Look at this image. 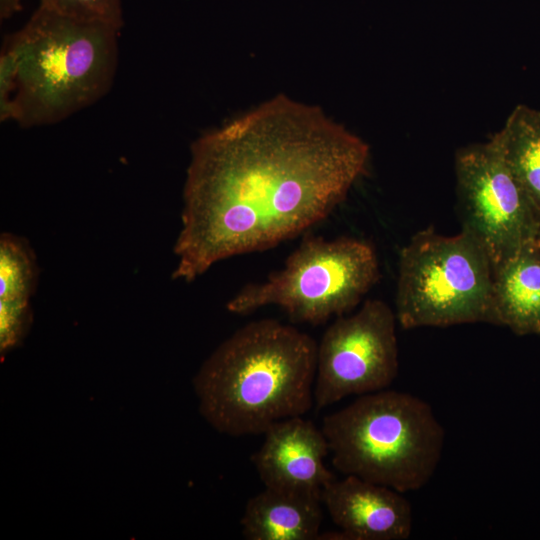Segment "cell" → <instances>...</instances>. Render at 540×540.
Instances as JSON below:
<instances>
[{
    "mask_svg": "<svg viewBox=\"0 0 540 540\" xmlns=\"http://www.w3.org/2000/svg\"><path fill=\"white\" fill-rule=\"evenodd\" d=\"M396 321L384 301L369 299L326 329L317 344L313 393L318 410L391 385L399 369Z\"/></svg>",
    "mask_w": 540,
    "mask_h": 540,
    "instance_id": "ba28073f",
    "label": "cell"
},
{
    "mask_svg": "<svg viewBox=\"0 0 540 540\" xmlns=\"http://www.w3.org/2000/svg\"><path fill=\"white\" fill-rule=\"evenodd\" d=\"M378 279V257L370 243L306 234L283 268L245 285L226 308L245 315L274 305L292 322L319 325L352 310Z\"/></svg>",
    "mask_w": 540,
    "mask_h": 540,
    "instance_id": "8992f818",
    "label": "cell"
},
{
    "mask_svg": "<svg viewBox=\"0 0 540 540\" xmlns=\"http://www.w3.org/2000/svg\"><path fill=\"white\" fill-rule=\"evenodd\" d=\"M535 242H536L537 245L540 247V226H539V229H538V233H537V235H536Z\"/></svg>",
    "mask_w": 540,
    "mask_h": 540,
    "instance_id": "d6986e66",
    "label": "cell"
},
{
    "mask_svg": "<svg viewBox=\"0 0 540 540\" xmlns=\"http://www.w3.org/2000/svg\"><path fill=\"white\" fill-rule=\"evenodd\" d=\"M37 278L35 257L28 244L15 235L0 238V300L30 299Z\"/></svg>",
    "mask_w": 540,
    "mask_h": 540,
    "instance_id": "5bb4252c",
    "label": "cell"
},
{
    "mask_svg": "<svg viewBox=\"0 0 540 540\" xmlns=\"http://www.w3.org/2000/svg\"><path fill=\"white\" fill-rule=\"evenodd\" d=\"M494 138L540 223V111L518 105Z\"/></svg>",
    "mask_w": 540,
    "mask_h": 540,
    "instance_id": "4fadbf2b",
    "label": "cell"
},
{
    "mask_svg": "<svg viewBox=\"0 0 540 540\" xmlns=\"http://www.w3.org/2000/svg\"><path fill=\"white\" fill-rule=\"evenodd\" d=\"M30 322L29 299L0 300V352L2 357L22 340Z\"/></svg>",
    "mask_w": 540,
    "mask_h": 540,
    "instance_id": "2e32d148",
    "label": "cell"
},
{
    "mask_svg": "<svg viewBox=\"0 0 540 540\" xmlns=\"http://www.w3.org/2000/svg\"><path fill=\"white\" fill-rule=\"evenodd\" d=\"M316 364L310 335L274 319L250 322L223 341L194 377L199 411L220 433L264 434L312 408Z\"/></svg>",
    "mask_w": 540,
    "mask_h": 540,
    "instance_id": "7a4b0ae2",
    "label": "cell"
},
{
    "mask_svg": "<svg viewBox=\"0 0 540 540\" xmlns=\"http://www.w3.org/2000/svg\"><path fill=\"white\" fill-rule=\"evenodd\" d=\"M321 497L264 487L251 497L241 518L248 540H314L323 519Z\"/></svg>",
    "mask_w": 540,
    "mask_h": 540,
    "instance_id": "7c38bea8",
    "label": "cell"
},
{
    "mask_svg": "<svg viewBox=\"0 0 540 540\" xmlns=\"http://www.w3.org/2000/svg\"><path fill=\"white\" fill-rule=\"evenodd\" d=\"M40 6L70 18L101 22L121 29V0H40Z\"/></svg>",
    "mask_w": 540,
    "mask_h": 540,
    "instance_id": "9a60e30c",
    "label": "cell"
},
{
    "mask_svg": "<svg viewBox=\"0 0 540 540\" xmlns=\"http://www.w3.org/2000/svg\"><path fill=\"white\" fill-rule=\"evenodd\" d=\"M493 267L467 232H417L399 254L395 314L403 329L492 324Z\"/></svg>",
    "mask_w": 540,
    "mask_h": 540,
    "instance_id": "5b68a950",
    "label": "cell"
},
{
    "mask_svg": "<svg viewBox=\"0 0 540 540\" xmlns=\"http://www.w3.org/2000/svg\"><path fill=\"white\" fill-rule=\"evenodd\" d=\"M321 501L340 531L319 539L406 540L411 535V504L390 487L345 475L326 485Z\"/></svg>",
    "mask_w": 540,
    "mask_h": 540,
    "instance_id": "9c48e42d",
    "label": "cell"
},
{
    "mask_svg": "<svg viewBox=\"0 0 540 540\" xmlns=\"http://www.w3.org/2000/svg\"><path fill=\"white\" fill-rule=\"evenodd\" d=\"M22 0H0V18L7 19L21 9Z\"/></svg>",
    "mask_w": 540,
    "mask_h": 540,
    "instance_id": "ac0fdd59",
    "label": "cell"
},
{
    "mask_svg": "<svg viewBox=\"0 0 540 540\" xmlns=\"http://www.w3.org/2000/svg\"><path fill=\"white\" fill-rule=\"evenodd\" d=\"M462 230L488 255L493 270L536 239L540 223L493 137L456 154Z\"/></svg>",
    "mask_w": 540,
    "mask_h": 540,
    "instance_id": "52a82bcc",
    "label": "cell"
},
{
    "mask_svg": "<svg viewBox=\"0 0 540 540\" xmlns=\"http://www.w3.org/2000/svg\"><path fill=\"white\" fill-rule=\"evenodd\" d=\"M328 453L322 430L297 416L270 426L251 460L264 487L321 497L335 479L324 463Z\"/></svg>",
    "mask_w": 540,
    "mask_h": 540,
    "instance_id": "30bf717a",
    "label": "cell"
},
{
    "mask_svg": "<svg viewBox=\"0 0 540 540\" xmlns=\"http://www.w3.org/2000/svg\"><path fill=\"white\" fill-rule=\"evenodd\" d=\"M321 430L336 470L403 494L431 480L445 441L426 401L386 389L360 395L327 415Z\"/></svg>",
    "mask_w": 540,
    "mask_h": 540,
    "instance_id": "277c9868",
    "label": "cell"
},
{
    "mask_svg": "<svg viewBox=\"0 0 540 540\" xmlns=\"http://www.w3.org/2000/svg\"><path fill=\"white\" fill-rule=\"evenodd\" d=\"M119 30L39 6L7 46L17 65L11 120L54 124L102 98L116 73Z\"/></svg>",
    "mask_w": 540,
    "mask_h": 540,
    "instance_id": "3957f363",
    "label": "cell"
},
{
    "mask_svg": "<svg viewBox=\"0 0 540 540\" xmlns=\"http://www.w3.org/2000/svg\"><path fill=\"white\" fill-rule=\"evenodd\" d=\"M492 324L540 335V247L534 241L493 270Z\"/></svg>",
    "mask_w": 540,
    "mask_h": 540,
    "instance_id": "8fae6325",
    "label": "cell"
},
{
    "mask_svg": "<svg viewBox=\"0 0 540 540\" xmlns=\"http://www.w3.org/2000/svg\"><path fill=\"white\" fill-rule=\"evenodd\" d=\"M369 146L322 108L279 94L191 145L172 277L260 252L324 220L365 174Z\"/></svg>",
    "mask_w": 540,
    "mask_h": 540,
    "instance_id": "6da1fadb",
    "label": "cell"
},
{
    "mask_svg": "<svg viewBox=\"0 0 540 540\" xmlns=\"http://www.w3.org/2000/svg\"><path fill=\"white\" fill-rule=\"evenodd\" d=\"M17 65L13 53L6 47L0 57V119H12V98L16 88Z\"/></svg>",
    "mask_w": 540,
    "mask_h": 540,
    "instance_id": "e0dca14e",
    "label": "cell"
}]
</instances>
